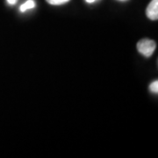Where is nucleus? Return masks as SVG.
<instances>
[{
  "instance_id": "f257e3e1",
  "label": "nucleus",
  "mask_w": 158,
  "mask_h": 158,
  "mask_svg": "<svg viewBox=\"0 0 158 158\" xmlns=\"http://www.w3.org/2000/svg\"><path fill=\"white\" fill-rule=\"evenodd\" d=\"M156 44L152 40L144 39L140 40L137 43V49L139 53L143 55L144 56L149 57L153 55V53L156 50Z\"/></svg>"
},
{
  "instance_id": "f03ea898",
  "label": "nucleus",
  "mask_w": 158,
  "mask_h": 158,
  "mask_svg": "<svg viewBox=\"0 0 158 158\" xmlns=\"http://www.w3.org/2000/svg\"><path fill=\"white\" fill-rule=\"evenodd\" d=\"M146 15L151 20H156L158 19V0H152L148 6Z\"/></svg>"
},
{
  "instance_id": "7ed1b4c3",
  "label": "nucleus",
  "mask_w": 158,
  "mask_h": 158,
  "mask_svg": "<svg viewBox=\"0 0 158 158\" xmlns=\"http://www.w3.org/2000/svg\"><path fill=\"white\" fill-rule=\"evenodd\" d=\"M34 6H35V2L34 0H27L26 3H24L22 6H20L19 10H20V11L24 12V11H27L29 9H33Z\"/></svg>"
},
{
  "instance_id": "20e7f679",
  "label": "nucleus",
  "mask_w": 158,
  "mask_h": 158,
  "mask_svg": "<svg viewBox=\"0 0 158 158\" xmlns=\"http://www.w3.org/2000/svg\"><path fill=\"white\" fill-rule=\"evenodd\" d=\"M69 0H47V2L50 5L53 6H59V5H62L69 2Z\"/></svg>"
},
{
  "instance_id": "39448f33",
  "label": "nucleus",
  "mask_w": 158,
  "mask_h": 158,
  "mask_svg": "<svg viewBox=\"0 0 158 158\" xmlns=\"http://www.w3.org/2000/svg\"><path fill=\"white\" fill-rule=\"evenodd\" d=\"M149 89L150 90L154 92V93H157L158 92V81L157 80H156L155 82H153L152 84L150 85L149 86Z\"/></svg>"
},
{
  "instance_id": "423d86ee",
  "label": "nucleus",
  "mask_w": 158,
  "mask_h": 158,
  "mask_svg": "<svg viewBox=\"0 0 158 158\" xmlns=\"http://www.w3.org/2000/svg\"><path fill=\"white\" fill-rule=\"evenodd\" d=\"M7 3H8L9 5L12 6V5H15V4L17 3V0H7Z\"/></svg>"
},
{
  "instance_id": "0eeeda50",
  "label": "nucleus",
  "mask_w": 158,
  "mask_h": 158,
  "mask_svg": "<svg viewBox=\"0 0 158 158\" xmlns=\"http://www.w3.org/2000/svg\"><path fill=\"white\" fill-rule=\"evenodd\" d=\"M96 0H86V2L87 3H93V2H95Z\"/></svg>"
},
{
  "instance_id": "6e6552de",
  "label": "nucleus",
  "mask_w": 158,
  "mask_h": 158,
  "mask_svg": "<svg viewBox=\"0 0 158 158\" xmlns=\"http://www.w3.org/2000/svg\"><path fill=\"white\" fill-rule=\"evenodd\" d=\"M121 1H124V0H121Z\"/></svg>"
}]
</instances>
